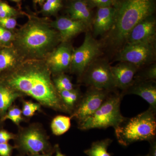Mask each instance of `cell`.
<instances>
[{"label": "cell", "mask_w": 156, "mask_h": 156, "mask_svg": "<svg viewBox=\"0 0 156 156\" xmlns=\"http://www.w3.org/2000/svg\"><path fill=\"white\" fill-rule=\"evenodd\" d=\"M41 108L39 104L34 103L31 101H25L23 103L22 113L23 115L26 117H31Z\"/></svg>", "instance_id": "obj_26"}, {"label": "cell", "mask_w": 156, "mask_h": 156, "mask_svg": "<svg viewBox=\"0 0 156 156\" xmlns=\"http://www.w3.org/2000/svg\"><path fill=\"white\" fill-rule=\"evenodd\" d=\"M155 113L150 108L131 119H126L115 128V134L121 145L127 147L134 143L149 142L155 139L156 134Z\"/></svg>", "instance_id": "obj_4"}, {"label": "cell", "mask_w": 156, "mask_h": 156, "mask_svg": "<svg viewBox=\"0 0 156 156\" xmlns=\"http://www.w3.org/2000/svg\"><path fill=\"white\" fill-rule=\"evenodd\" d=\"M155 41L127 43L119 52L116 60L139 67L150 63L156 55Z\"/></svg>", "instance_id": "obj_6"}, {"label": "cell", "mask_w": 156, "mask_h": 156, "mask_svg": "<svg viewBox=\"0 0 156 156\" xmlns=\"http://www.w3.org/2000/svg\"><path fill=\"white\" fill-rule=\"evenodd\" d=\"M150 156L149 155V154H147L145 155H143V156Z\"/></svg>", "instance_id": "obj_39"}, {"label": "cell", "mask_w": 156, "mask_h": 156, "mask_svg": "<svg viewBox=\"0 0 156 156\" xmlns=\"http://www.w3.org/2000/svg\"><path fill=\"white\" fill-rule=\"evenodd\" d=\"M17 25L16 19L12 17L0 18V26L7 30L13 29Z\"/></svg>", "instance_id": "obj_28"}, {"label": "cell", "mask_w": 156, "mask_h": 156, "mask_svg": "<svg viewBox=\"0 0 156 156\" xmlns=\"http://www.w3.org/2000/svg\"><path fill=\"white\" fill-rule=\"evenodd\" d=\"M155 8V0H121L115 8L113 24L108 37L109 43L115 47L122 44L136 24L152 16Z\"/></svg>", "instance_id": "obj_2"}, {"label": "cell", "mask_w": 156, "mask_h": 156, "mask_svg": "<svg viewBox=\"0 0 156 156\" xmlns=\"http://www.w3.org/2000/svg\"><path fill=\"white\" fill-rule=\"evenodd\" d=\"M150 148L148 154L150 156H156V141L155 139H154L150 141Z\"/></svg>", "instance_id": "obj_34"}, {"label": "cell", "mask_w": 156, "mask_h": 156, "mask_svg": "<svg viewBox=\"0 0 156 156\" xmlns=\"http://www.w3.org/2000/svg\"><path fill=\"white\" fill-rule=\"evenodd\" d=\"M112 141L106 138L93 142L91 147L84 151V153L88 156H112V154L108 152V149Z\"/></svg>", "instance_id": "obj_18"}, {"label": "cell", "mask_w": 156, "mask_h": 156, "mask_svg": "<svg viewBox=\"0 0 156 156\" xmlns=\"http://www.w3.org/2000/svg\"><path fill=\"white\" fill-rule=\"evenodd\" d=\"M71 125L70 117L58 115L52 121L51 130L54 135L59 136L67 132L70 128Z\"/></svg>", "instance_id": "obj_20"}, {"label": "cell", "mask_w": 156, "mask_h": 156, "mask_svg": "<svg viewBox=\"0 0 156 156\" xmlns=\"http://www.w3.org/2000/svg\"><path fill=\"white\" fill-rule=\"evenodd\" d=\"M19 95L9 87L0 86V112L5 113Z\"/></svg>", "instance_id": "obj_19"}, {"label": "cell", "mask_w": 156, "mask_h": 156, "mask_svg": "<svg viewBox=\"0 0 156 156\" xmlns=\"http://www.w3.org/2000/svg\"><path fill=\"white\" fill-rule=\"evenodd\" d=\"M113 2L114 0H88L90 5L98 8L112 6Z\"/></svg>", "instance_id": "obj_31"}, {"label": "cell", "mask_w": 156, "mask_h": 156, "mask_svg": "<svg viewBox=\"0 0 156 156\" xmlns=\"http://www.w3.org/2000/svg\"><path fill=\"white\" fill-rule=\"evenodd\" d=\"M51 27L58 31L62 41L66 42L83 31L87 26L82 21L68 17H59L51 23Z\"/></svg>", "instance_id": "obj_14"}, {"label": "cell", "mask_w": 156, "mask_h": 156, "mask_svg": "<svg viewBox=\"0 0 156 156\" xmlns=\"http://www.w3.org/2000/svg\"><path fill=\"white\" fill-rule=\"evenodd\" d=\"M63 103L68 110L72 108L77 102L80 97V94L76 90H63L58 92Z\"/></svg>", "instance_id": "obj_22"}, {"label": "cell", "mask_w": 156, "mask_h": 156, "mask_svg": "<svg viewBox=\"0 0 156 156\" xmlns=\"http://www.w3.org/2000/svg\"><path fill=\"white\" fill-rule=\"evenodd\" d=\"M14 148L8 143L0 144V156H11Z\"/></svg>", "instance_id": "obj_32"}, {"label": "cell", "mask_w": 156, "mask_h": 156, "mask_svg": "<svg viewBox=\"0 0 156 156\" xmlns=\"http://www.w3.org/2000/svg\"><path fill=\"white\" fill-rule=\"evenodd\" d=\"M69 14L71 18L83 22L89 26L92 20V15L88 5L82 0H76L69 7Z\"/></svg>", "instance_id": "obj_17"}, {"label": "cell", "mask_w": 156, "mask_h": 156, "mask_svg": "<svg viewBox=\"0 0 156 156\" xmlns=\"http://www.w3.org/2000/svg\"><path fill=\"white\" fill-rule=\"evenodd\" d=\"M139 67L129 62H120L111 69L115 87L123 90L128 89L132 84Z\"/></svg>", "instance_id": "obj_12"}, {"label": "cell", "mask_w": 156, "mask_h": 156, "mask_svg": "<svg viewBox=\"0 0 156 156\" xmlns=\"http://www.w3.org/2000/svg\"><path fill=\"white\" fill-rule=\"evenodd\" d=\"M115 9L112 6L98 8L93 20L94 36L103 34L109 31L113 24Z\"/></svg>", "instance_id": "obj_16"}, {"label": "cell", "mask_w": 156, "mask_h": 156, "mask_svg": "<svg viewBox=\"0 0 156 156\" xmlns=\"http://www.w3.org/2000/svg\"><path fill=\"white\" fill-rule=\"evenodd\" d=\"M11 120L17 125H19L22 120V111L19 108L14 107L9 111V112L4 117L3 120Z\"/></svg>", "instance_id": "obj_25"}, {"label": "cell", "mask_w": 156, "mask_h": 156, "mask_svg": "<svg viewBox=\"0 0 156 156\" xmlns=\"http://www.w3.org/2000/svg\"><path fill=\"white\" fill-rule=\"evenodd\" d=\"M72 53L71 48L67 44L60 45L48 57V67L57 73L65 71L70 67Z\"/></svg>", "instance_id": "obj_13"}, {"label": "cell", "mask_w": 156, "mask_h": 156, "mask_svg": "<svg viewBox=\"0 0 156 156\" xmlns=\"http://www.w3.org/2000/svg\"><path fill=\"white\" fill-rule=\"evenodd\" d=\"M62 1L63 0H47L43 5L42 12L47 15L56 14L62 7Z\"/></svg>", "instance_id": "obj_24"}, {"label": "cell", "mask_w": 156, "mask_h": 156, "mask_svg": "<svg viewBox=\"0 0 156 156\" xmlns=\"http://www.w3.org/2000/svg\"><path fill=\"white\" fill-rule=\"evenodd\" d=\"M128 94L140 96L149 104L151 110L156 111V86L153 81H141L128 88Z\"/></svg>", "instance_id": "obj_15"}, {"label": "cell", "mask_w": 156, "mask_h": 156, "mask_svg": "<svg viewBox=\"0 0 156 156\" xmlns=\"http://www.w3.org/2000/svg\"><path fill=\"white\" fill-rule=\"evenodd\" d=\"M84 74L85 83L91 87L108 91L115 87L111 66L105 59H95Z\"/></svg>", "instance_id": "obj_8"}, {"label": "cell", "mask_w": 156, "mask_h": 156, "mask_svg": "<svg viewBox=\"0 0 156 156\" xmlns=\"http://www.w3.org/2000/svg\"><path fill=\"white\" fill-rule=\"evenodd\" d=\"M143 77L146 80L153 81L156 79V65H152L144 72Z\"/></svg>", "instance_id": "obj_29"}, {"label": "cell", "mask_w": 156, "mask_h": 156, "mask_svg": "<svg viewBox=\"0 0 156 156\" xmlns=\"http://www.w3.org/2000/svg\"><path fill=\"white\" fill-rule=\"evenodd\" d=\"M56 154L55 156H66L65 155L62 153L61 151L59 150V148L57 147L56 148Z\"/></svg>", "instance_id": "obj_35"}, {"label": "cell", "mask_w": 156, "mask_h": 156, "mask_svg": "<svg viewBox=\"0 0 156 156\" xmlns=\"http://www.w3.org/2000/svg\"><path fill=\"white\" fill-rule=\"evenodd\" d=\"M108 97V91L91 87L86 92L72 117L79 123L92 115Z\"/></svg>", "instance_id": "obj_9"}, {"label": "cell", "mask_w": 156, "mask_h": 156, "mask_svg": "<svg viewBox=\"0 0 156 156\" xmlns=\"http://www.w3.org/2000/svg\"><path fill=\"white\" fill-rule=\"evenodd\" d=\"M14 135L4 130H0V144L7 143L14 139Z\"/></svg>", "instance_id": "obj_33"}, {"label": "cell", "mask_w": 156, "mask_h": 156, "mask_svg": "<svg viewBox=\"0 0 156 156\" xmlns=\"http://www.w3.org/2000/svg\"><path fill=\"white\" fill-rule=\"evenodd\" d=\"M122 95L108 97L102 105L92 115L79 123V128L88 130L95 128H116L126 119L120 111Z\"/></svg>", "instance_id": "obj_5"}, {"label": "cell", "mask_w": 156, "mask_h": 156, "mask_svg": "<svg viewBox=\"0 0 156 156\" xmlns=\"http://www.w3.org/2000/svg\"><path fill=\"white\" fill-rule=\"evenodd\" d=\"M101 44L87 33L83 44L73 51L70 67L73 72L80 75L83 74L87 68L99 55Z\"/></svg>", "instance_id": "obj_7"}, {"label": "cell", "mask_w": 156, "mask_h": 156, "mask_svg": "<svg viewBox=\"0 0 156 156\" xmlns=\"http://www.w3.org/2000/svg\"><path fill=\"white\" fill-rule=\"evenodd\" d=\"M11 1H13V2H19L20 1H21V0H11Z\"/></svg>", "instance_id": "obj_38"}, {"label": "cell", "mask_w": 156, "mask_h": 156, "mask_svg": "<svg viewBox=\"0 0 156 156\" xmlns=\"http://www.w3.org/2000/svg\"><path fill=\"white\" fill-rule=\"evenodd\" d=\"M54 86L58 92L74 89L73 85L67 76L61 74L54 80Z\"/></svg>", "instance_id": "obj_23"}, {"label": "cell", "mask_w": 156, "mask_h": 156, "mask_svg": "<svg viewBox=\"0 0 156 156\" xmlns=\"http://www.w3.org/2000/svg\"><path fill=\"white\" fill-rule=\"evenodd\" d=\"M35 4L37 3H39V4H41L44 2H46L47 0H33Z\"/></svg>", "instance_id": "obj_36"}, {"label": "cell", "mask_w": 156, "mask_h": 156, "mask_svg": "<svg viewBox=\"0 0 156 156\" xmlns=\"http://www.w3.org/2000/svg\"><path fill=\"white\" fill-rule=\"evenodd\" d=\"M156 20L151 16L138 23L130 31L127 43L155 41Z\"/></svg>", "instance_id": "obj_11"}, {"label": "cell", "mask_w": 156, "mask_h": 156, "mask_svg": "<svg viewBox=\"0 0 156 156\" xmlns=\"http://www.w3.org/2000/svg\"><path fill=\"white\" fill-rule=\"evenodd\" d=\"M13 38V34L9 30L0 26V42L4 43H8Z\"/></svg>", "instance_id": "obj_30"}, {"label": "cell", "mask_w": 156, "mask_h": 156, "mask_svg": "<svg viewBox=\"0 0 156 156\" xmlns=\"http://www.w3.org/2000/svg\"><path fill=\"white\" fill-rule=\"evenodd\" d=\"M17 62L15 52L9 49L0 52V72L14 66Z\"/></svg>", "instance_id": "obj_21"}, {"label": "cell", "mask_w": 156, "mask_h": 156, "mask_svg": "<svg viewBox=\"0 0 156 156\" xmlns=\"http://www.w3.org/2000/svg\"><path fill=\"white\" fill-rule=\"evenodd\" d=\"M48 24L40 20H31L20 29L15 44L25 56L41 58L56 45L59 35Z\"/></svg>", "instance_id": "obj_3"}, {"label": "cell", "mask_w": 156, "mask_h": 156, "mask_svg": "<svg viewBox=\"0 0 156 156\" xmlns=\"http://www.w3.org/2000/svg\"><path fill=\"white\" fill-rule=\"evenodd\" d=\"M30 156H51L50 154H31Z\"/></svg>", "instance_id": "obj_37"}, {"label": "cell", "mask_w": 156, "mask_h": 156, "mask_svg": "<svg viewBox=\"0 0 156 156\" xmlns=\"http://www.w3.org/2000/svg\"><path fill=\"white\" fill-rule=\"evenodd\" d=\"M17 14V11L7 3L0 2V18L12 17Z\"/></svg>", "instance_id": "obj_27"}, {"label": "cell", "mask_w": 156, "mask_h": 156, "mask_svg": "<svg viewBox=\"0 0 156 156\" xmlns=\"http://www.w3.org/2000/svg\"><path fill=\"white\" fill-rule=\"evenodd\" d=\"M6 82L12 90L29 95L45 106L69 111L51 80L50 69L43 62H25L14 69Z\"/></svg>", "instance_id": "obj_1"}, {"label": "cell", "mask_w": 156, "mask_h": 156, "mask_svg": "<svg viewBox=\"0 0 156 156\" xmlns=\"http://www.w3.org/2000/svg\"><path fill=\"white\" fill-rule=\"evenodd\" d=\"M18 144L23 151L31 154L44 152L49 147V144L44 134L37 129L33 128L21 134Z\"/></svg>", "instance_id": "obj_10"}]
</instances>
